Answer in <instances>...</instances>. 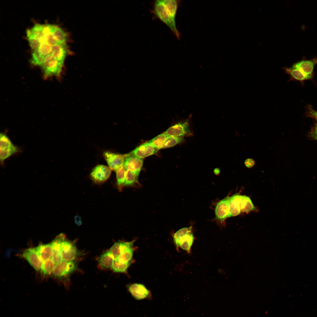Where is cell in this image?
<instances>
[{
	"instance_id": "obj_1",
	"label": "cell",
	"mask_w": 317,
	"mask_h": 317,
	"mask_svg": "<svg viewBox=\"0 0 317 317\" xmlns=\"http://www.w3.org/2000/svg\"><path fill=\"white\" fill-rule=\"evenodd\" d=\"M178 3V1L176 0H156L154 2L152 12L155 16L165 24L179 39L181 34L176 23Z\"/></svg>"
},
{
	"instance_id": "obj_2",
	"label": "cell",
	"mask_w": 317,
	"mask_h": 317,
	"mask_svg": "<svg viewBox=\"0 0 317 317\" xmlns=\"http://www.w3.org/2000/svg\"><path fill=\"white\" fill-rule=\"evenodd\" d=\"M64 62L60 61L50 53L45 58L41 66L44 77L48 78L51 77L60 76Z\"/></svg>"
},
{
	"instance_id": "obj_3",
	"label": "cell",
	"mask_w": 317,
	"mask_h": 317,
	"mask_svg": "<svg viewBox=\"0 0 317 317\" xmlns=\"http://www.w3.org/2000/svg\"><path fill=\"white\" fill-rule=\"evenodd\" d=\"M173 238L177 247L188 253L190 252L194 239L190 227H184L179 230L174 234Z\"/></svg>"
},
{
	"instance_id": "obj_4",
	"label": "cell",
	"mask_w": 317,
	"mask_h": 317,
	"mask_svg": "<svg viewBox=\"0 0 317 317\" xmlns=\"http://www.w3.org/2000/svg\"><path fill=\"white\" fill-rule=\"evenodd\" d=\"M21 152V150L14 145L4 133H1L0 135V160L3 165L4 161L12 155Z\"/></svg>"
},
{
	"instance_id": "obj_5",
	"label": "cell",
	"mask_w": 317,
	"mask_h": 317,
	"mask_svg": "<svg viewBox=\"0 0 317 317\" xmlns=\"http://www.w3.org/2000/svg\"><path fill=\"white\" fill-rule=\"evenodd\" d=\"M191 117L178 122L169 128L164 132L168 136L183 137L190 136L192 133L190 130L189 120Z\"/></svg>"
},
{
	"instance_id": "obj_6",
	"label": "cell",
	"mask_w": 317,
	"mask_h": 317,
	"mask_svg": "<svg viewBox=\"0 0 317 317\" xmlns=\"http://www.w3.org/2000/svg\"><path fill=\"white\" fill-rule=\"evenodd\" d=\"M77 263L74 260H62L55 265L53 272V275L58 278L66 276L74 272L77 269Z\"/></svg>"
},
{
	"instance_id": "obj_7",
	"label": "cell",
	"mask_w": 317,
	"mask_h": 317,
	"mask_svg": "<svg viewBox=\"0 0 317 317\" xmlns=\"http://www.w3.org/2000/svg\"><path fill=\"white\" fill-rule=\"evenodd\" d=\"M112 170L108 166L98 165L92 170L90 176L92 180L97 183H101L106 181L110 176Z\"/></svg>"
},
{
	"instance_id": "obj_8",
	"label": "cell",
	"mask_w": 317,
	"mask_h": 317,
	"mask_svg": "<svg viewBox=\"0 0 317 317\" xmlns=\"http://www.w3.org/2000/svg\"><path fill=\"white\" fill-rule=\"evenodd\" d=\"M103 156L109 167L112 170L116 171L124 166L126 155L116 154L109 151L103 153Z\"/></svg>"
},
{
	"instance_id": "obj_9",
	"label": "cell",
	"mask_w": 317,
	"mask_h": 317,
	"mask_svg": "<svg viewBox=\"0 0 317 317\" xmlns=\"http://www.w3.org/2000/svg\"><path fill=\"white\" fill-rule=\"evenodd\" d=\"M22 256L36 271L41 270L43 262L40 259L35 248L26 249L22 254Z\"/></svg>"
},
{
	"instance_id": "obj_10",
	"label": "cell",
	"mask_w": 317,
	"mask_h": 317,
	"mask_svg": "<svg viewBox=\"0 0 317 317\" xmlns=\"http://www.w3.org/2000/svg\"><path fill=\"white\" fill-rule=\"evenodd\" d=\"M158 150L148 141L134 149L130 155L142 158L155 154Z\"/></svg>"
},
{
	"instance_id": "obj_11",
	"label": "cell",
	"mask_w": 317,
	"mask_h": 317,
	"mask_svg": "<svg viewBox=\"0 0 317 317\" xmlns=\"http://www.w3.org/2000/svg\"><path fill=\"white\" fill-rule=\"evenodd\" d=\"M143 163L142 158L127 155H126L124 166L127 170H129L139 176Z\"/></svg>"
},
{
	"instance_id": "obj_12",
	"label": "cell",
	"mask_w": 317,
	"mask_h": 317,
	"mask_svg": "<svg viewBox=\"0 0 317 317\" xmlns=\"http://www.w3.org/2000/svg\"><path fill=\"white\" fill-rule=\"evenodd\" d=\"M63 260H74L77 255V250L75 245L72 242L63 239L62 244Z\"/></svg>"
},
{
	"instance_id": "obj_13",
	"label": "cell",
	"mask_w": 317,
	"mask_h": 317,
	"mask_svg": "<svg viewBox=\"0 0 317 317\" xmlns=\"http://www.w3.org/2000/svg\"><path fill=\"white\" fill-rule=\"evenodd\" d=\"M230 197L227 196L217 204L215 211L216 218L220 220L223 221L227 217L229 211Z\"/></svg>"
},
{
	"instance_id": "obj_14",
	"label": "cell",
	"mask_w": 317,
	"mask_h": 317,
	"mask_svg": "<svg viewBox=\"0 0 317 317\" xmlns=\"http://www.w3.org/2000/svg\"><path fill=\"white\" fill-rule=\"evenodd\" d=\"M65 237L64 235L61 234L58 235L52 241L53 252L52 258L55 265L63 260L62 244Z\"/></svg>"
},
{
	"instance_id": "obj_15",
	"label": "cell",
	"mask_w": 317,
	"mask_h": 317,
	"mask_svg": "<svg viewBox=\"0 0 317 317\" xmlns=\"http://www.w3.org/2000/svg\"><path fill=\"white\" fill-rule=\"evenodd\" d=\"M129 290L132 296L136 299L141 300L144 299L148 296L149 291L142 284L134 283L131 285Z\"/></svg>"
},
{
	"instance_id": "obj_16",
	"label": "cell",
	"mask_w": 317,
	"mask_h": 317,
	"mask_svg": "<svg viewBox=\"0 0 317 317\" xmlns=\"http://www.w3.org/2000/svg\"><path fill=\"white\" fill-rule=\"evenodd\" d=\"M241 195L238 193L230 197L229 211L228 217L236 216L241 212Z\"/></svg>"
},
{
	"instance_id": "obj_17",
	"label": "cell",
	"mask_w": 317,
	"mask_h": 317,
	"mask_svg": "<svg viewBox=\"0 0 317 317\" xmlns=\"http://www.w3.org/2000/svg\"><path fill=\"white\" fill-rule=\"evenodd\" d=\"M134 241L128 242L118 241L114 243L108 250L114 259L118 257L125 250L133 247Z\"/></svg>"
},
{
	"instance_id": "obj_18",
	"label": "cell",
	"mask_w": 317,
	"mask_h": 317,
	"mask_svg": "<svg viewBox=\"0 0 317 317\" xmlns=\"http://www.w3.org/2000/svg\"><path fill=\"white\" fill-rule=\"evenodd\" d=\"M35 248L43 262L52 258L53 252L52 242L47 244H40Z\"/></svg>"
},
{
	"instance_id": "obj_19",
	"label": "cell",
	"mask_w": 317,
	"mask_h": 317,
	"mask_svg": "<svg viewBox=\"0 0 317 317\" xmlns=\"http://www.w3.org/2000/svg\"><path fill=\"white\" fill-rule=\"evenodd\" d=\"M68 52L65 43H58L51 46L50 53L59 61L64 62Z\"/></svg>"
},
{
	"instance_id": "obj_20",
	"label": "cell",
	"mask_w": 317,
	"mask_h": 317,
	"mask_svg": "<svg viewBox=\"0 0 317 317\" xmlns=\"http://www.w3.org/2000/svg\"><path fill=\"white\" fill-rule=\"evenodd\" d=\"M44 25L36 24L31 28L27 30V37H31L38 40L41 43L43 42Z\"/></svg>"
},
{
	"instance_id": "obj_21",
	"label": "cell",
	"mask_w": 317,
	"mask_h": 317,
	"mask_svg": "<svg viewBox=\"0 0 317 317\" xmlns=\"http://www.w3.org/2000/svg\"><path fill=\"white\" fill-rule=\"evenodd\" d=\"M284 69L292 77L297 80L309 79L312 77V75L306 74L294 65L290 68H284Z\"/></svg>"
},
{
	"instance_id": "obj_22",
	"label": "cell",
	"mask_w": 317,
	"mask_h": 317,
	"mask_svg": "<svg viewBox=\"0 0 317 317\" xmlns=\"http://www.w3.org/2000/svg\"><path fill=\"white\" fill-rule=\"evenodd\" d=\"M114 259L113 255L108 251L99 257L98 261L101 267L108 269L112 268Z\"/></svg>"
},
{
	"instance_id": "obj_23",
	"label": "cell",
	"mask_w": 317,
	"mask_h": 317,
	"mask_svg": "<svg viewBox=\"0 0 317 317\" xmlns=\"http://www.w3.org/2000/svg\"><path fill=\"white\" fill-rule=\"evenodd\" d=\"M306 74L312 76L314 63L311 60H303L294 65Z\"/></svg>"
},
{
	"instance_id": "obj_24",
	"label": "cell",
	"mask_w": 317,
	"mask_h": 317,
	"mask_svg": "<svg viewBox=\"0 0 317 317\" xmlns=\"http://www.w3.org/2000/svg\"><path fill=\"white\" fill-rule=\"evenodd\" d=\"M52 25L49 24L44 25L43 30V42H46L51 46L58 43L53 35Z\"/></svg>"
},
{
	"instance_id": "obj_25",
	"label": "cell",
	"mask_w": 317,
	"mask_h": 317,
	"mask_svg": "<svg viewBox=\"0 0 317 317\" xmlns=\"http://www.w3.org/2000/svg\"><path fill=\"white\" fill-rule=\"evenodd\" d=\"M52 33L56 41L58 43H65L67 36L65 32L60 28L56 25H52Z\"/></svg>"
},
{
	"instance_id": "obj_26",
	"label": "cell",
	"mask_w": 317,
	"mask_h": 317,
	"mask_svg": "<svg viewBox=\"0 0 317 317\" xmlns=\"http://www.w3.org/2000/svg\"><path fill=\"white\" fill-rule=\"evenodd\" d=\"M168 136L164 133L154 137L149 141L156 149L159 150L163 148Z\"/></svg>"
},
{
	"instance_id": "obj_27",
	"label": "cell",
	"mask_w": 317,
	"mask_h": 317,
	"mask_svg": "<svg viewBox=\"0 0 317 317\" xmlns=\"http://www.w3.org/2000/svg\"><path fill=\"white\" fill-rule=\"evenodd\" d=\"M241 209L242 212H248L254 210V206L249 197L241 195Z\"/></svg>"
},
{
	"instance_id": "obj_28",
	"label": "cell",
	"mask_w": 317,
	"mask_h": 317,
	"mask_svg": "<svg viewBox=\"0 0 317 317\" xmlns=\"http://www.w3.org/2000/svg\"><path fill=\"white\" fill-rule=\"evenodd\" d=\"M134 249L133 247L129 248L125 250L120 255L114 259L122 263H126L130 262L132 259Z\"/></svg>"
},
{
	"instance_id": "obj_29",
	"label": "cell",
	"mask_w": 317,
	"mask_h": 317,
	"mask_svg": "<svg viewBox=\"0 0 317 317\" xmlns=\"http://www.w3.org/2000/svg\"><path fill=\"white\" fill-rule=\"evenodd\" d=\"M126 171V169L124 166L115 171L117 184L119 190L121 189L125 185Z\"/></svg>"
},
{
	"instance_id": "obj_30",
	"label": "cell",
	"mask_w": 317,
	"mask_h": 317,
	"mask_svg": "<svg viewBox=\"0 0 317 317\" xmlns=\"http://www.w3.org/2000/svg\"><path fill=\"white\" fill-rule=\"evenodd\" d=\"M55 265L52 258L47 259L43 262L41 271L44 275L50 274L53 273Z\"/></svg>"
},
{
	"instance_id": "obj_31",
	"label": "cell",
	"mask_w": 317,
	"mask_h": 317,
	"mask_svg": "<svg viewBox=\"0 0 317 317\" xmlns=\"http://www.w3.org/2000/svg\"><path fill=\"white\" fill-rule=\"evenodd\" d=\"M130 264V262L124 263L114 259L111 268L112 271L115 272L125 273Z\"/></svg>"
},
{
	"instance_id": "obj_32",
	"label": "cell",
	"mask_w": 317,
	"mask_h": 317,
	"mask_svg": "<svg viewBox=\"0 0 317 317\" xmlns=\"http://www.w3.org/2000/svg\"><path fill=\"white\" fill-rule=\"evenodd\" d=\"M184 141L183 137L168 136L163 148H167L172 147L183 142Z\"/></svg>"
},
{
	"instance_id": "obj_33",
	"label": "cell",
	"mask_w": 317,
	"mask_h": 317,
	"mask_svg": "<svg viewBox=\"0 0 317 317\" xmlns=\"http://www.w3.org/2000/svg\"><path fill=\"white\" fill-rule=\"evenodd\" d=\"M45 57L40 53L38 49L33 50L32 53L31 63L36 66H41Z\"/></svg>"
},
{
	"instance_id": "obj_34",
	"label": "cell",
	"mask_w": 317,
	"mask_h": 317,
	"mask_svg": "<svg viewBox=\"0 0 317 317\" xmlns=\"http://www.w3.org/2000/svg\"><path fill=\"white\" fill-rule=\"evenodd\" d=\"M138 177V175L133 172L126 170L124 186H130L133 185L137 181Z\"/></svg>"
},
{
	"instance_id": "obj_35",
	"label": "cell",
	"mask_w": 317,
	"mask_h": 317,
	"mask_svg": "<svg viewBox=\"0 0 317 317\" xmlns=\"http://www.w3.org/2000/svg\"><path fill=\"white\" fill-rule=\"evenodd\" d=\"M51 46L47 43L43 42L41 43L38 50L42 55L45 57L50 53Z\"/></svg>"
},
{
	"instance_id": "obj_36",
	"label": "cell",
	"mask_w": 317,
	"mask_h": 317,
	"mask_svg": "<svg viewBox=\"0 0 317 317\" xmlns=\"http://www.w3.org/2000/svg\"><path fill=\"white\" fill-rule=\"evenodd\" d=\"M30 46L33 50L38 49L41 43L38 40L31 37H27Z\"/></svg>"
},
{
	"instance_id": "obj_37",
	"label": "cell",
	"mask_w": 317,
	"mask_h": 317,
	"mask_svg": "<svg viewBox=\"0 0 317 317\" xmlns=\"http://www.w3.org/2000/svg\"><path fill=\"white\" fill-rule=\"evenodd\" d=\"M255 160L251 158H248L246 159L244 162L245 166L248 168L253 167L255 166Z\"/></svg>"
},
{
	"instance_id": "obj_38",
	"label": "cell",
	"mask_w": 317,
	"mask_h": 317,
	"mask_svg": "<svg viewBox=\"0 0 317 317\" xmlns=\"http://www.w3.org/2000/svg\"><path fill=\"white\" fill-rule=\"evenodd\" d=\"M74 221L75 224L78 226L82 224V220L81 217L78 215H75L74 218Z\"/></svg>"
},
{
	"instance_id": "obj_39",
	"label": "cell",
	"mask_w": 317,
	"mask_h": 317,
	"mask_svg": "<svg viewBox=\"0 0 317 317\" xmlns=\"http://www.w3.org/2000/svg\"><path fill=\"white\" fill-rule=\"evenodd\" d=\"M310 115L315 117L317 120V111H316L310 108Z\"/></svg>"
},
{
	"instance_id": "obj_40",
	"label": "cell",
	"mask_w": 317,
	"mask_h": 317,
	"mask_svg": "<svg viewBox=\"0 0 317 317\" xmlns=\"http://www.w3.org/2000/svg\"><path fill=\"white\" fill-rule=\"evenodd\" d=\"M312 136L315 139L317 140V124H316L315 129L312 132Z\"/></svg>"
}]
</instances>
